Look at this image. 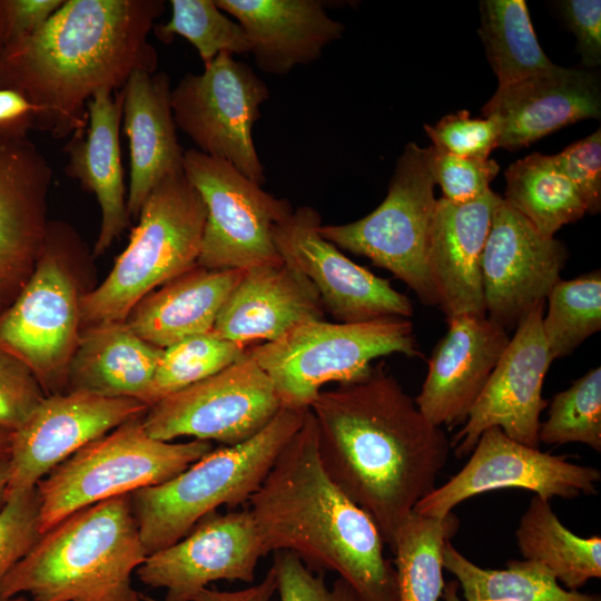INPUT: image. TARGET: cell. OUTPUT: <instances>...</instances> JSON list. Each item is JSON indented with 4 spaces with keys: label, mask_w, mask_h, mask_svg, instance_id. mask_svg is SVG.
<instances>
[{
    "label": "cell",
    "mask_w": 601,
    "mask_h": 601,
    "mask_svg": "<svg viewBox=\"0 0 601 601\" xmlns=\"http://www.w3.org/2000/svg\"><path fill=\"white\" fill-rule=\"evenodd\" d=\"M321 463L392 548L415 505L435 489L451 443L383 363L322 391L309 406Z\"/></svg>",
    "instance_id": "obj_1"
},
{
    "label": "cell",
    "mask_w": 601,
    "mask_h": 601,
    "mask_svg": "<svg viewBox=\"0 0 601 601\" xmlns=\"http://www.w3.org/2000/svg\"><path fill=\"white\" fill-rule=\"evenodd\" d=\"M162 0H65L30 38L0 56V87L37 108L36 128L57 139L81 135L87 104L118 91L137 70L156 72L148 35Z\"/></svg>",
    "instance_id": "obj_2"
},
{
    "label": "cell",
    "mask_w": 601,
    "mask_h": 601,
    "mask_svg": "<svg viewBox=\"0 0 601 601\" xmlns=\"http://www.w3.org/2000/svg\"><path fill=\"white\" fill-rule=\"evenodd\" d=\"M267 552L295 553L313 572L332 571L362 601H398L395 568L373 519L326 474L308 410L248 501Z\"/></svg>",
    "instance_id": "obj_3"
},
{
    "label": "cell",
    "mask_w": 601,
    "mask_h": 601,
    "mask_svg": "<svg viewBox=\"0 0 601 601\" xmlns=\"http://www.w3.org/2000/svg\"><path fill=\"white\" fill-rule=\"evenodd\" d=\"M148 555L129 494L80 509L40 535L0 597L32 601H141L132 573Z\"/></svg>",
    "instance_id": "obj_4"
},
{
    "label": "cell",
    "mask_w": 601,
    "mask_h": 601,
    "mask_svg": "<svg viewBox=\"0 0 601 601\" xmlns=\"http://www.w3.org/2000/svg\"><path fill=\"white\" fill-rule=\"evenodd\" d=\"M308 410L282 407L245 442L213 449L173 479L131 492L132 513L147 553L176 543L221 505L248 503Z\"/></svg>",
    "instance_id": "obj_5"
},
{
    "label": "cell",
    "mask_w": 601,
    "mask_h": 601,
    "mask_svg": "<svg viewBox=\"0 0 601 601\" xmlns=\"http://www.w3.org/2000/svg\"><path fill=\"white\" fill-rule=\"evenodd\" d=\"M205 221V204L183 168L165 177L108 276L80 295L81 329L125 322L145 296L197 266Z\"/></svg>",
    "instance_id": "obj_6"
},
{
    "label": "cell",
    "mask_w": 601,
    "mask_h": 601,
    "mask_svg": "<svg viewBox=\"0 0 601 601\" xmlns=\"http://www.w3.org/2000/svg\"><path fill=\"white\" fill-rule=\"evenodd\" d=\"M269 377L282 407L308 410L327 383L358 380L392 354L421 357L408 318L361 323L308 321L274 342L247 346Z\"/></svg>",
    "instance_id": "obj_7"
},
{
    "label": "cell",
    "mask_w": 601,
    "mask_h": 601,
    "mask_svg": "<svg viewBox=\"0 0 601 601\" xmlns=\"http://www.w3.org/2000/svg\"><path fill=\"white\" fill-rule=\"evenodd\" d=\"M142 417L88 443L38 482L40 534L80 509L164 483L214 449L207 441L155 439Z\"/></svg>",
    "instance_id": "obj_8"
},
{
    "label": "cell",
    "mask_w": 601,
    "mask_h": 601,
    "mask_svg": "<svg viewBox=\"0 0 601 601\" xmlns=\"http://www.w3.org/2000/svg\"><path fill=\"white\" fill-rule=\"evenodd\" d=\"M78 244L67 225L49 221L33 273L0 315V348L32 372L47 396L68 391L81 331L80 295L68 266Z\"/></svg>",
    "instance_id": "obj_9"
},
{
    "label": "cell",
    "mask_w": 601,
    "mask_h": 601,
    "mask_svg": "<svg viewBox=\"0 0 601 601\" xmlns=\"http://www.w3.org/2000/svg\"><path fill=\"white\" fill-rule=\"evenodd\" d=\"M434 186L427 148L410 142L397 159L381 205L358 220L321 225L319 234L336 247L390 270L423 304L439 305L427 264Z\"/></svg>",
    "instance_id": "obj_10"
},
{
    "label": "cell",
    "mask_w": 601,
    "mask_h": 601,
    "mask_svg": "<svg viewBox=\"0 0 601 601\" xmlns=\"http://www.w3.org/2000/svg\"><path fill=\"white\" fill-rule=\"evenodd\" d=\"M183 170L206 207L198 266L246 270L283 262L273 227L293 210L288 200L195 148L184 151Z\"/></svg>",
    "instance_id": "obj_11"
},
{
    "label": "cell",
    "mask_w": 601,
    "mask_h": 601,
    "mask_svg": "<svg viewBox=\"0 0 601 601\" xmlns=\"http://www.w3.org/2000/svg\"><path fill=\"white\" fill-rule=\"evenodd\" d=\"M266 83L246 63L219 53L200 73L185 75L171 89L175 125L197 150L223 159L262 186L264 166L252 129L268 99Z\"/></svg>",
    "instance_id": "obj_12"
},
{
    "label": "cell",
    "mask_w": 601,
    "mask_h": 601,
    "mask_svg": "<svg viewBox=\"0 0 601 601\" xmlns=\"http://www.w3.org/2000/svg\"><path fill=\"white\" fill-rule=\"evenodd\" d=\"M280 408L269 377L246 352L219 373L158 401L142 423L161 441L190 436L231 446L260 432Z\"/></svg>",
    "instance_id": "obj_13"
},
{
    "label": "cell",
    "mask_w": 601,
    "mask_h": 601,
    "mask_svg": "<svg viewBox=\"0 0 601 601\" xmlns=\"http://www.w3.org/2000/svg\"><path fill=\"white\" fill-rule=\"evenodd\" d=\"M321 225L318 210L302 206L274 225L273 240L282 260L314 285L325 313L339 323L411 317L410 298L326 240Z\"/></svg>",
    "instance_id": "obj_14"
},
{
    "label": "cell",
    "mask_w": 601,
    "mask_h": 601,
    "mask_svg": "<svg viewBox=\"0 0 601 601\" xmlns=\"http://www.w3.org/2000/svg\"><path fill=\"white\" fill-rule=\"evenodd\" d=\"M600 480L595 467L541 452L512 440L500 427H490L481 434L463 469L424 496L414 512L443 519L472 496L510 487L532 491L548 501L554 496L574 499L594 494Z\"/></svg>",
    "instance_id": "obj_15"
},
{
    "label": "cell",
    "mask_w": 601,
    "mask_h": 601,
    "mask_svg": "<svg viewBox=\"0 0 601 601\" xmlns=\"http://www.w3.org/2000/svg\"><path fill=\"white\" fill-rule=\"evenodd\" d=\"M267 554L248 506L215 511L176 543L148 554L135 573L144 584L165 589V601H193L210 582L252 583Z\"/></svg>",
    "instance_id": "obj_16"
},
{
    "label": "cell",
    "mask_w": 601,
    "mask_h": 601,
    "mask_svg": "<svg viewBox=\"0 0 601 601\" xmlns=\"http://www.w3.org/2000/svg\"><path fill=\"white\" fill-rule=\"evenodd\" d=\"M148 406L130 397L85 391L48 395L11 434L7 499L30 491L57 465L121 424L144 416Z\"/></svg>",
    "instance_id": "obj_17"
},
{
    "label": "cell",
    "mask_w": 601,
    "mask_h": 601,
    "mask_svg": "<svg viewBox=\"0 0 601 601\" xmlns=\"http://www.w3.org/2000/svg\"><path fill=\"white\" fill-rule=\"evenodd\" d=\"M544 304L516 325L485 387L472 406L464 426L453 437L456 456L473 451L481 434L500 427L509 437L539 449L540 415L545 374L552 364L542 329Z\"/></svg>",
    "instance_id": "obj_18"
},
{
    "label": "cell",
    "mask_w": 601,
    "mask_h": 601,
    "mask_svg": "<svg viewBox=\"0 0 601 601\" xmlns=\"http://www.w3.org/2000/svg\"><path fill=\"white\" fill-rule=\"evenodd\" d=\"M565 246L541 234L503 198L482 254L486 316L506 331L544 304L568 259Z\"/></svg>",
    "instance_id": "obj_19"
},
{
    "label": "cell",
    "mask_w": 601,
    "mask_h": 601,
    "mask_svg": "<svg viewBox=\"0 0 601 601\" xmlns=\"http://www.w3.org/2000/svg\"><path fill=\"white\" fill-rule=\"evenodd\" d=\"M52 169L26 138L0 136V315L30 278L49 220Z\"/></svg>",
    "instance_id": "obj_20"
},
{
    "label": "cell",
    "mask_w": 601,
    "mask_h": 601,
    "mask_svg": "<svg viewBox=\"0 0 601 601\" xmlns=\"http://www.w3.org/2000/svg\"><path fill=\"white\" fill-rule=\"evenodd\" d=\"M446 322L449 329L433 349L414 400L439 427L466 420L510 341L508 331L487 316L462 315Z\"/></svg>",
    "instance_id": "obj_21"
},
{
    "label": "cell",
    "mask_w": 601,
    "mask_h": 601,
    "mask_svg": "<svg viewBox=\"0 0 601 601\" xmlns=\"http://www.w3.org/2000/svg\"><path fill=\"white\" fill-rule=\"evenodd\" d=\"M482 115L497 125V147L516 150L570 124L600 118V78L582 69L554 65L497 88Z\"/></svg>",
    "instance_id": "obj_22"
},
{
    "label": "cell",
    "mask_w": 601,
    "mask_h": 601,
    "mask_svg": "<svg viewBox=\"0 0 601 601\" xmlns=\"http://www.w3.org/2000/svg\"><path fill=\"white\" fill-rule=\"evenodd\" d=\"M502 197L492 189L466 204L436 200L427 264L446 321L486 316L481 260L495 208Z\"/></svg>",
    "instance_id": "obj_23"
},
{
    "label": "cell",
    "mask_w": 601,
    "mask_h": 601,
    "mask_svg": "<svg viewBox=\"0 0 601 601\" xmlns=\"http://www.w3.org/2000/svg\"><path fill=\"white\" fill-rule=\"evenodd\" d=\"M324 316L314 285L280 262L245 270L225 300L213 333L247 347L274 342L297 325Z\"/></svg>",
    "instance_id": "obj_24"
},
{
    "label": "cell",
    "mask_w": 601,
    "mask_h": 601,
    "mask_svg": "<svg viewBox=\"0 0 601 601\" xmlns=\"http://www.w3.org/2000/svg\"><path fill=\"white\" fill-rule=\"evenodd\" d=\"M244 28L257 68L285 76L321 58L342 38L344 26L331 18L319 0H215Z\"/></svg>",
    "instance_id": "obj_25"
},
{
    "label": "cell",
    "mask_w": 601,
    "mask_h": 601,
    "mask_svg": "<svg viewBox=\"0 0 601 601\" xmlns=\"http://www.w3.org/2000/svg\"><path fill=\"white\" fill-rule=\"evenodd\" d=\"M83 134L71 136L65 173L92 193L101 220L93 254L102 255L129 224L120 152L121 91L98 90L87 104Z\"/></svg>",
    "instance_id": "obj_26"
},
{
    "label": "cell",
    "mask_w": 601,
    "mask_h": 601,
    "mask_svg": "<svg viewBox=\"0 0 601 601\" xmlns=\"http://www.w3.org/2000/svg\"><path fill=\"white\" fill-rule=\"evenodd\" d=\"M124 130L129 141V217H138L151 190L183 168L170 105V79L165 72L137 70L120 89Z\"/></svg>",
    "instance_id": "obj_27"
},
{
    "label": "cell",
    "mask_w": 601,
    "mask_h": 601,
    "mask_svg": "<svg viewBox=\"0 0 601 601\" xmlns=\"http://www.w3.org/2000/svg\"><path fill=\"white\" fill-rule=\"evenodd\" d=\"M244 273L197 265L145 296L125 322L140 338L162 349L211 333L225 300Z\"/></svg>",
    "instance_id": "obj_28"
},
{
    "label": "cell",
    "mask_w": 601,
    "mask_h": 601,
    "mask_svg": "<svg viewBox=\"0 0 601 601\" xmlns=\"http://www.w3.org/2000/svg\"><path fill=\"white\" fill-rule=\"evenodd\" d=\"M162 352L140 338L126 322L82 328L69 365L68 391L144 403Z\"/></svg>",
    "instance_id": "obj_29"
},
{
    "label": "cell",
    "mask_w": 601,
    "mask_h": 601,
    "mask_svg": "<svg viewBox=\"0 0 601 601\" xmlns=\"http://www.w3.org/2000/svg\"><path fill=\"white\" fill-rule=\"evenodd\" d=\"M525 560L544 565L566 590L601 577V538H581L558 519L548 500L532 497L515 532Z\"/></svg>",
    "instance_id": "obj_30"
},
{
    "label": "cell",
    "mask_w": 601,
    "mask_h": 601,
    "mask_svg": "<svg viewBox=\"0 0 601 601\" xmlns=\"http://www.w3.org/2000/svg\"><path fill=\"white\" fill-rule=\"evenodd\" d=\"M443 569L462 588L465 601H601L559 585L544 565L530 560H511L505 569H484L461 554L447 540L442 552Z\"/></svg>",
    "instance_id": "obj_31"
},
{
    "label": "cell",
    "mask_w": 601,
    "mask_h": 601,
    "mask_svg": "<svg viewBox=\"0 0 601 601\" xmlns=\"http://www.w3.org/2000/svg\"><path fill=\"white\" fill-rule=\"evenodd\" d=\"M505 179L503 199L544 236L553 237L562 226L587 213L583 200L552 156L531 154L513 162Z\"/></svg>",
    "instance_id": "obj_32"
},
{
    "label": "cell",
    "mask_w": 601,
    "mask_h": 601,
    "mask_svg": "<svg viewBox=\"0 0 601 601\" xmlns=\"http://www.w3.org/2000/svg\"><path fill=\"white\" fill-rule=\"evenodd\" d=\"M480 37L490 66L506 87L551 69L554 63L541 48L523 0L480 2Z\"/></svg>",
    "instance_id": "obj_33"
},
{
    "label": "cell",
    "mask_w": 601,
    "mask_h": 601,
    "mask_svg": "<svg viewBox=\"0 0 601 601\" xmlns=\"http://www.w3.org/2000/svg\"><path fill=\"white\" fill-rule=\"evenodd\" d=\"M459 528L453 513L443 519L412 512L396 532L392 551L398 601H439L442 597L444 544Z\"/></svg>",
    "instance_id": "obj_34"
},
{
    "label": "cell",
    "mask_w": 601,
    "mask_h": 601,
    "mask_svg": "<svg viewBox=\"0 0 601 601\" xmlns=\"http://www.w3.org/2000/svg\"><path fill=\"white\" fill-rule=\"evenodd\" d=\"M542 329L552 361L570 355L601 328V272L559 279L546 297Z\"/></svg>",
    "instance_id": "obj_35"
},
{
    "label": "cell",
    "mask_w": 601,
    "mask_h": 601,
    "mask_svg": "<svg viewBox=\"0 0 601 601\" xmlns=\"http://www.w3.org/2000/svg\"><path fill=\"white\" fill-rule=\"evenodd\" d=\"M246 348L213 332L164 348L144 403L150 407L161 398L219 373L240 361Z\"/></svg>",
    "instance_id": "obj_36"
},
{
    "label": "cell",
    "mask_w": 601,
    "mask_h": 601,
    "mask_svg": "<svg viewBox=\"0 0 601 601\" xmlns=\"http://www.w3.org/2000/svg\"><path fill=\"white\" fill-rule=\"evenodd\" d=\"M167 23L155 24V36L170 43L176 36L187 39L205 65L219 53L243 55L250 51L244 28L230 20L215 0H171Z\"/></svg>",
    "instance_id": "obj_37"
},
{
    "label": "cell",
    "mask_w": 601,
    "mask_h": 601,
    "mask_svg": "<svg viewBox=\"0 0 601 601\" xmlns=\"http://www.w3.org/2000/svg\"><path fill=\"white\" fill-rule=\"evenodd\" d=\"M539 442L583 443L601 452V368L595 367L556 393L548 418L540 424Z\"/></svg>",
    "instance_id": "obj_38"
},
{
    "label": "cell",
    "mask_w": 601,
    "mask_h": 601,
    "mask_svg": "<svg viewBox=\"0 0 601 601\" xmlns=\"http://www.w3.org/2000/svg\"><path fill=\"white\" fill-rule=\"evenodd\" d=\"M427 150L434 183L441 186L443 198L453 204H466L483 196L500 170L491 158H464L434 146Z\"/></svg>",
    "instance_id": "obj_39"
},
{
    "label": "cell",
    "mask_w": 601,
    "mask_h": 601,
    "mask_svg": "<svg viewBox=\"0 0 601 601\" xmlns=\"http://www.w3.org/2000/svg\"><path fill=\"white\" fill-rule=\"evenodd\" d=\"M40 535L36 487L9 496L0 510V590L7 575Z\"/></svg>",
    "instance_id": "obj_40"
},
{
    "label": "cell",
    "mask_w": 601,
    "mask_h": 601,
    "mask_svg": "<svg viewBox=\"0 0 601 601\" xmlns=\"http://www.w3.org/2000/svg\"><path fill=\"white\" fill-rule=\"evenodd\" d=\"M272 568L275 571L279 601H362L355 589L337 578L326 585L324 574H315L293 552H274Z\"/></svg>",
    "instance_id": "obj_41"
},
{
    "label": "cell",
    "mask_w": 601,
    "mask_h": 601,
    "mask_svg": "<svg viewBox=\"0 0 601 601\" xmlns=\"http://www.w3.org/2000/svg\"><path fill=\"white\" fill-rule=\"evenodd\" d=\"M433 146L450 154L486 159L497 148L500 131L491 118H471L467 110L444 116L436 125H424Z\"/></svg>",
    "instance_id": "obj_42"
},
{
    "label": "cell",
    "mask_w": 601,
    "mask_h": 601,
    "mask_svg": "<svg viewBox=\"0 0 601 601\" xmlns=\"http://www.w3.org/2000/svg\"><path fill=\"white\" fill-rule=\"evenodd\" d=\"M46 396L32 372L0 348V430L14 433Z\"/></svg>",
    "instance_id": "obj_43"
},
{
    "label": "cell",
    "mask_w": 601,
    "mask_h": 601,
    "mask_svg": "<svg viewBox=\"0 0 601 601\" xmlns=\"http://www.w3.org/2000/svg\"><path fill=\"white\" fill-rule=\"evenodd\" d=\"M552 159L573 185L583 200L587 213L601 209V130L573 142Z\"/></svg>",
    "instance_id": "obj_44"
},
{
    "label": "cell",
    "mask_w": 601,
    "mask_h": 601,
    "mask_svg": "<svg viewBox=\"0 0 601 601\" xmlns=\"http://www.w3.org/2000/svg\"><path fill=\"white\" fill-rule=\"evenodd\" d=\"M65 0H0V56L32 37Z\"/></svg>",
    "instance_id": "obj_45"
},
{
    "label": "cell",
    "mask_w": 601,
    "mask_h": 601,
    "mask_svg": "<svg viewBox=\"0 0 601 601\" xmlns=\"http://www.w3.org/2000/svg\"><path fill=\"white\" fill-rule=\"evenodd\" d=\"M560 12L577 37V51L587 67L601 63V1L564 0Z\"/></svg>",
    "instance_id": "obj_46"
},
{
    "label": "cell",
    "mask_w": 601,
    "mask_h": 601,
    "mask_svg": "<svg viewBox=\"0 0 601 601\" xmlns=\"http://www.w3.org/2000/svg\"><path fill=\"white\" fill-rule=\"evenodd\" d=\"M37 108L21 92L0 87V136L26 138L36 128Z\"/></svg>",
    "instance_id": "obj_47"
},
{
    "label": "cell",
    "mask_w": 601,
    "mask_h": 601,
    "mask_svg": "<svg viewBox=\"0 0 601 601\" xmlns=\"http://www.w3.org/2000/svg\"><path fill=\"white\" fill-rule=\"evenodd\" d=\"M277 583L273 568L256 585L238 591H218L206 588L193 601H270L276 592ZM141 601H159L140 593Z\"/></svg>",
    "instance_id": "obj_48"
},
{
    "label": "cell",
    "mask_w": 601,
    "mask_h": 601,
    "mask_svg": "<svg viewBox=\"0 0 601 601\" xmlns=\"http://www.w3.org/2000/svg\"><path fill=\"white\" fill-rule=\"evenodd\" d=\"M9 476V456H0V510L7 501Z\"/></svg>",
    "instance_id": "obj_49"
},
{
    "label": "cell",
    "mask_w": 601,
    "mask_h": 601,
    "mask_svg": "<svg viewBox=\"0 0 601 601\" xmlns=\"http://www.w3.org/2000/svg\"><path fill=\"white\" fill-rule=\"evenodd\" d=\"M457 581H450L444 584L442 597L444 601H462L457 594Z\"/></svg>",
    "instance_id": "obj_50"
},
{
    "label": "cell",
    "mask_w": 601,
    "mask_h": 601,
    "mask_svg": "<svg viewBox=\"0 0 601 601\" xmlns=\"http://www.w3.org/2000/svg\"><path fill=\"white\" fill-rule=\"evenodd\" d=\"M11 434L0 430V456H9Z\"/></svg>",
    "instance_id": "obj_51"
},
{
    "label": "cell",
    "mask_w": 601,
    "mask_h": 601,
    "mask_svg": "<svg viewBox=\"0 0 601 601\" xmlns=\"http://www.w3.org/2000/svg\"><path fill=\"white\" fill-rule=\"evenodd\" d=\"M0 601H29L26 595H14V597H8L3 598L0 597Z\"/></svg>",
    "instance_id": "obj_52"
}]
</instances>
